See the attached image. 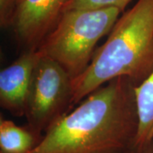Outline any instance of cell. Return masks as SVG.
Segmentation results:
<instances>
[{"instance_id":"4","label":"cell","mask_w":153,"mask_h":153,"mask_svg":"<svg viewBox=\"0 0 153 153\" xmlns=\"http://www.w3.org/2000/svg\"><path fill=\"white\" fill-rule=\"evenodd\" d=\"M71 75L59 63L41 54L25 113L33 129H47L71 105Z\"/></svg>"},{"instance_id":"1","label":"cell","mask_w":153,"mask_h":153,"mask_svg":"<svg viewBox=\"0 0 153 153\" xmlns=\"http://www.w3.org/2000/svg\"><path fill=\"white\" fill-rule=\"evenodd\" d=\"M134 84L116 78L46 129L30 153H122L136 134Z\"/></svg>"},{"instance_id":"11","label":"cell","mask_w":153,"mask_h":153,"mask_svg":"<svg viewBox=\"0 0 153 153\" xmlns=\"http://www.w3.org/2000/svg\"><path fill=\"white\" fill-rule=\"evenodd\" d=\"M139 153H151V152L149 151V149H148V146L146 148H145V149H143L141 151H139Z\"/></svg>"},{"instance_id":"7","label":"cell","mask_w":153,"mask_h":153,"mask_svg":"<svg viewBox=\"0 0 153 153\" xmlns=\"http://www.w3.org/2000/svg\"><path fill=\"white\" fill-rule=\"evenodd\" d=\"M134 90L138 117L134 148L141 151L153 140V70Z\"/></svg>"},{"instance_id":"8","label":"cell","mask_w":153,"mask_h":153,"mask_svg":"<svg viewBox=\"0 0 153 153\" xmlns=\"http://www.w3.org/2000/svg\"><path fill=\"white\" fill-rule=\"evenodd\" d=\"M36 146L32 133L17 126L14 122L0 120L1 153H30Z\"/></svg>"},{"instance_id":"9","label":"cell","mask_w":153,"mask_h":153,"mask_svg":"<svg viewBox=\"0 0 153 153\" xmlns=\"http://www.w3.org/2000/svg\"><path fill=\"white\" fill-rule=\"evenodd\" d=\"M131 1L132 0H71L66 7L65 11L104 8H117L123 11Z\"/></svg>"},{"instance_id":"12","label":"cell","mask_w":153,"mask_h":153,"mask_svg":"<svg viewBox=\"0 0 153 153\" xmlns=\"http://www.w3.org/2000/svg\"><path fill=\"white\" fill-rule=\"evenodd\" d=\"M123 153H132V152H123Z\"/></svg>"},{"instance_id":"6","label":"cell","mask_w":153,"mask_h":153,"mask_svg":"<svg viewBox=\"0 0 153 153\" xmlns=\"http://www.w3.org/2000/svg\"><path fill=\"white\" fill-rule=\"evenodd\" d=\"M38 49H28L0 71V104L16 115L26 113L35 67L40 58Z\"/></svg>"},{"instance_id":"2","label":"cell","mask_w":153,"mask_h":153,"mask_svg":"<svg viewBox=\"0 0 153 153\" xmlns=\"http://www.w3.org/2000/svg\"><path fill=\"white\" fill-rule=\"evenodd\" d=\"M153 70V0H138L115 23L85 71L71 81V105L119 77L134 85Z\"/></svg>"},{"instance_id":"3","label":"cell","mask_w":153,"mask_h":153,"mask_svg":"<svg viewBox=\"0 0 153 153\" xmlns=\"http://www.w3.org/2000/svg\"><path fill=\"white\" fill-rule=\"evenodd\" d=\"M121 12L117 8L65 11L38 50L59 63L73 79L88 66L95 45L111 31Z\"/></svg>"},{"instance_id":"5","label":"cell","mask_w":153,"mask_h":153,"mask_svg":"<svg viewBox=\"0 0 153 153\" xmlns=\"http://www.w3.org/2000/svg\"><path fill=\"white\" fill-rule=\"evenodd\" d=\"M71 0H22L11 27L19 42L38 49Z\"/></svg>"},{"instance_id":"10","label":"cell","mask_w":153,"mask_h":153,"mask_svg":"<svg viewBox=\"0 0 153 153\" xmlns=\"http://www.w3.org/2000/svg\"><path fill=\"white\" fill-rule=\"evenodd\" d=\"M22 0H0V24L7 27L12 25L15 14Z\"/></svg>"}]
</instances>
